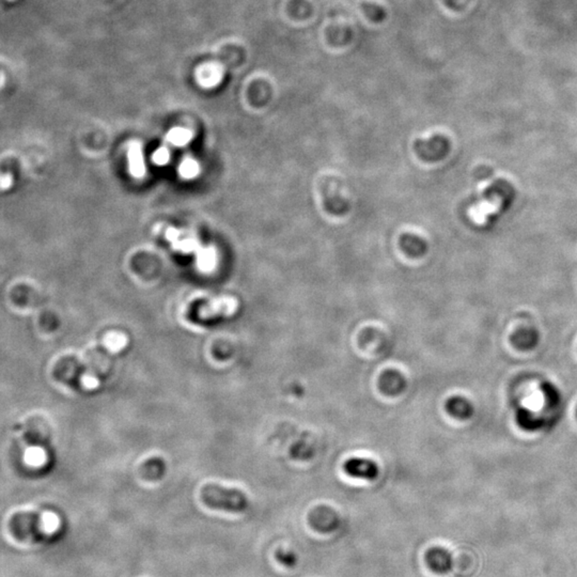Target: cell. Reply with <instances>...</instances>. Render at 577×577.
<instances>
[{
  "label": "cell",
  "instance_id": "9",
  "mask_svg": "<svg viewBox=\"0 0 577 577\" xmlns=\"http://www.w3.org/2000/svg\"><path fill=\"white\" fill-rule=\"evenodd\" d=\"M195 255L196 266L200 272L212 273L216 268L218 256L215 247L201 246Z\"/></svg>",
  "mask_w": 577,
  "mask_h": 577
},
{
  "label": "cell",
  "instance_id": "10",
  "mask_svg": "<svg viewBox=\"0 0 577 577\" xmlns=\"http://www.w3.org/2000/svg\"><path fill=\"white\" fill-rule=\"evenodd\" d=\"M405 381L403 379V375L397 371L389 370L383 373L382 377L379 379V387L382 389L383 393H386L388 396H393V395H399L404 388Z\"/></svg>",
  "mask_w": 577,
  "mask_h": 577
},
{
  "label": "cell",
  "instance_id": "8",
  "mask_svg": "<svg viewBox=\"0 0 577 577\" xmlns=\"http://www.w3.org/2000/svg\"><path fill=\"white\" fill-rule=\"evenodd\" d=\"M126 156H128V171H130V175L136 179L144 178L146 173H147V168H146V163H144L141 144L137 140H132L128 144Z\"/></svg>",
  "mask_w": 577,
  "mask_h": 577
},
{
  "label": "cell",
  "instance_id": "13",
  "mask_svg": "<svg viewBox=\"0 0 577 577\" xmlns=\"http://www.w3.org/2000/svg\"><path fill=\"white\" fill-rule=\"evenodd\" d=\"M276 558L282 563V566L286 567V568H293V567L296 566V562H298V556L293 552H291V551L279 549L276 553Z\"/></svg>",
  "mask_w": 577,
  "mask_h": 577
},
{
  "label": "cell",
  "instance_id": "11",
  "mask_svg": "<svg viewBox=\"0 0 577 577\" xmlns=\"http://www.w3.org/2000/svg\"><path fill=\"white\" fill-rule=\"evenodd\" d=\"M193 134L191 130L185 128H171L166 135V140L175 147H185L193 139Z\"/></svg>",
  "mask_w": 577,
  "mask_h": 577
},
{
  "label": "cell",
  "instance_id": "14",
  "mask_svg": "<svg viewBox=\"0 0 577 577\" xmlns=\"http://www.w3.org/2000/svg\"><path fill=\"white\" fill-rule=\"evenodd\" d=\"M169 160L170 152L166 147L159 148V149L156 150V151L152 154V162L157 166L166 165V164H168V162H169Z\"/></svg>",
  "mask_w": 577,
  "mask_h": 577
},
{
  "label": "cell",
  "instance_id": "15",
  "mask_svg": "<svg viewBox=\"0 0 577 577\" xmlns=\"http://www.w3.org/2000/svg\"><path fill=\"white\" fill-rule=\"evenodd\" d=\"M12 183H13V180H12L11 175L3 173V177H1V189H3V191L10 189Z\"/></svg>",
  "mask_w": 577,
  "mask_h": 577
},
{
  "label": "cell",
  "instance_id": "12",
  "mask_svg": "<svg viewBox=\"0 0 577 577\" xmlns=\"http://www.w3.org/2000/svg\"><path fill=\"white\" fill-rule=\"evenodd\" d=\"M178 171H179L180 177L183 178V179L193 180L198 177L199 173H200V165L193 157L187 156L180 163Z\"/></svg>",
  "mask_w": 577,
  "mask_h": 577
},
{
  "label": "cell",
  "instance_id": "4",
  "mask_svg": "<svg viewBox=\"0 0 577 577\" xmlns=\"http://www.w3.org/2000/svg\"><path fill=\"white\" fill-rule=\"evenodd\" d=\"M238 309V302L232 298H221L211 300L200 306L198 317L201 320H209L219 316H231Z\"/></svg>",
  "mask_w": 577,
  "mask_h": 577
},
{
  "label": "cell",
  "instance_id": "2",
  "mask_svg": "<svg viewBox=\"0 0 577 577\" xmlns=\"http://www.w3.org/2000/svg\"><path fill=\"white\" fill-rule=\"evenodd\" d=\"M42 517L35 513H19L9 522L10 533L21 542H37L43 537Z\"/></svg>",
  "mask_w": 577,
  "mask_h": 577
},
{
  "label": "cell",
  "instance_id": "6",
  "mask_svg": "<svg viewBox=\"0 0 577 577\" xmlns=\"http://www.w3.org/2000/svg\"><path fill=\"white\" fill-rule=\"evenodd\" d=\"M426 562L436 574H447L454 566L451 554L444 547H432L426 554Z\"/></svg>",
  "mask_w": 577,
  "mask_h": 577
},
{
  "label": "cell",
  "instance_id": "1",
  "mask_svg": "<svg viewBox=\"0 0 577 577\" xmlns=\"http://www.w3.org/2000/svg\"><path fill=\"white\" fill-rule=\"evenodd\" d=\"M200 496L207 507L227 513H243L249 505L247 496L240 490L221 487L216 483L203 485Z\"/></svg>",
  "mask_w": 577,
  "mask_h": 577
},
{
  "label": "cell",
  "instance_id": "7",
  "mask_svg": "<svg viewBox=\"0 0 577 577\" xmlns=\"http://www.w3.org/2000/svg\"><path fill=\"white\" fill-rule=\"evenodd\" d=\"M196 82L201 88L212 89L218 86L224 77V69L214 62L203 63L196 70Z\"/></svg>",
  "mask_w": 577,
  "mask_h": 577
},
{
  "label": "cell",
  "instance_id": "3",
  "mask_svg": "<svg viewBox=\"0 0 577 577\" xmlns=\"http://www.w3.org/2000/svg\"><path fill=\"white\" fill-rule=\"evenodd\" d=\"M165 238L175 250L182 254H196L203 246L196 235L173 227L166 229Z\"/></svg>",
  "mask_w": 577,
  "mask_h": 577
},
{
  "label": "cell",
  "instance_id": "5",
  "mask_svg": "<svg viewBox=\"0 0 577 577\" xmlns=\"http://www.w3.org/2000/svg\"><path fill=\"white\" fill-rule=\"evenodd\" d=\"M345 472L351 477L372 481L379 476V466L370 458H352L345 462Z\"/></svg>",
  "mask_w": 577,
  "mask_h": 577
}]
</instances>
